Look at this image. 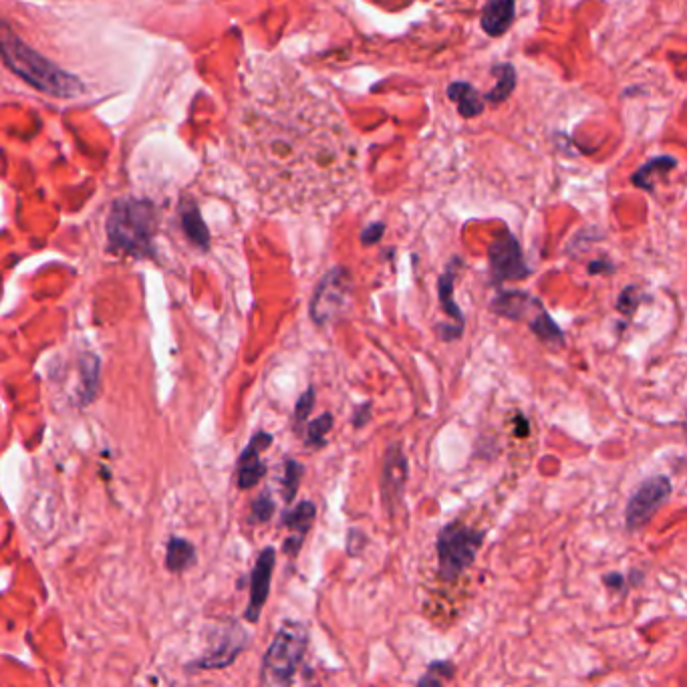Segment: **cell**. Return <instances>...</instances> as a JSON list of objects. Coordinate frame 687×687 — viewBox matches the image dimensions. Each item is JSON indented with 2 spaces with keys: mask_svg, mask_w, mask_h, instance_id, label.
Here are the masks:
<instances>
[{
  "mask_svg": "<svg viewBox=\"0 0 687 687\" xmlns=\"http://www.w3.org/2000/svg\"><path fill=\"white\" fill-rule=\"evenodd\" d=\"M236 150L254 190L277 210L327 206L357 178V142L341 115L309 91L252 97Z\"/></svg>",
  "mask_w": 687,
  "mask_h": 687,
  "instance_id": "1",
  "label": "cell"
},
{
  "mask_svg": "<svg viewBox=\"0 0 687 687\" xmlns=\"http://www.w3.org/2000/svg\"><path fill=\"white\" fill-rule=\"evenodd\" d=\"M3 59L13 73L47 95L73 99L83 93V85L77 77L27 47L7 25H3Z\"/></svg>",
  "mask_w": 687,
  "mask_h": 687,
  "instance_id": "2",
  "label": "cell"
},
{
  "mask_svg": "<svg viewBox=\"0 0 687 687\" xmlns=\"http://www.w3.org/2000/svg\"><path fill=\"white\" fill-rule=\"evenodd\" d=\"M154 232L156 210L150 202L135 198H119L113 202L107 218L111 248L131 256L152 254Z\"/></svg>",
  "mask_w": 687,
  "mask_h": 687,
  "instance_id": "3",
  "label": "cell"
},
{
  "mask_svg": "<svg viewBox=\"0 0 687 687\" xmlns=\"http://www.w3.org/2000/svg\"><path fill=\"white\" fill-rule=\"evenodd\" d=\"M309 629L305 623L287 619L262 657V681L272 687H289L307 655Z\"/></svg>",
  "mask_w": 687,
  "mask_h": 687,
  "instance_id": "4",
  "label": "cell"
},
{
  "mask_svg": "<svg viewBox=\"0 0 687 687\" xmlns=\"http://www.w3.org/2000/svg\"><path fill=\"white\" fill-rule=\"evenodd\" d=\"M484 532L464 522H448L438 532V573L446 583L458 581L476 561V555L482 548Z\"/></svg>",
  "mask_w": 687,
  "mask_h": 687,
  "instance_id": "5",
  "label": "cell"
},
{
  "mask_svg": "<svg viewBox=\"0 0 687 687\" xmlns=\"http://www.w3.org/2000/svg\"><path fill=\"white\" fill-rule=\"evenodd\" d=\"M488 262L494 285H502L506 281H522L530 277V268L524 262L520 242L508 230H502L490 244Z\"/></svg>",
  "mask_w": 687,
  "mask_h": 687,
  "instance_id": "6",
  "label": "cell"
},
{
  "mask_svg": "<svg viewBox=\"0 0 687 687\" xmlns=\"http://www.w3.org/2000/svg\"><path fill=\"white\" fill-rule=\"evenodd\" d=\"M671 496V480L667 476H653L645 480L627 502L625 522L629 530L643 528L653 514L667 502Z\"/></svg>",
  "mask_w": 687,
  "mask_h": 687,
  "instance_id": "7",
  "label": "cell"
},
{
  "mask_svg": "<svg viewBox=\"0 0 687 687\" xmlns=\"http://www.w3.org/2000/svg\"><path fill=\"white\" fill-rule=\"evenodd\" d=\"M407 476H409V464L405 458V452L401 444H391L385 452L383 458V468H381V500L385 506V512L393 516L405 496V486H407Z\"/></svg>",
  "mask_w": 687,
  "mask_h": 687,
  "instance_id": "8",
  "label": "cell"
},
{
  "mask_svg": "<svg viewBox=\"0 0 687 687\" xmlns=\"http://www.w3.org/2000/svg\"><path fill=\"white\" fill-rule=\"evenodd\" d=\"M218 643L210 647L202 657L188 663L194 669H226L230 667L240 653L248 647V633L236 621H230L218 629Z\"/></svg>",
  "mask_w": 687,
  "mask_h": 687,
  "instance_id": "9",
  "label": "cell"
},
{
  "mask_svg": "<svg viewBox=\"0 0 687 687\" xmlns=\"http://www.w3.org/2000/svg\"><path fill=\"white\" fill-rule=\"evenodd\" d=\"M274 565H277V553H274L272 546L262 548L258 553L254 567L250 571V601L248 607L244 609V619L248 623H258L262 617V609L268 601L270 595V583H272V573Z\"/></svg>",
  "mask_w": 687,
  "mask_h": 687,
  "instance_id": "10",
  "label": "cell"
},
{
  "mask_svg": "<svg viewBox=\"0 0 687 687\" xmlns=\"http://www.w3.org/2000/svg\"><path fill=\"white\" fill-rule=\"evenodd\" d=\"M317 518V506L315 502L311 500H303L299 502L297 506L293 508H287L283 512V518H281V524L285 528H289L293 534H289L283 542V553L289 557V559H297L299 553H301V548L305 544V538L309 534V530L313 528V522Z\"/></svg>",
  "mask_w": 687,
  "mask_h": 687,
  "instance_id": "11",
  "label": "cell"
},
{
  "mask_svg": "<svg viewBox=\"0 0 687 687\" xmlns=\"http://www.w3.org/2000/svg\"><path fill=\"white\" fill-rule=\"evenodd\" d=\"M270 444H272V436L266 432H258L242 450L238 458V472H236V484L240 490H252L266 476V464L262 462L260 456L264 450L270 448Z\"/></svg>",
  "mask_w": 687,
  "mask_h": 687,
  "instance_id": "12",
  "label": "cell"
},
{
  "mask_svg": "<svg viewBox=\"0 0 687 687\" xmlns=\"http://www.w3.org/2000/svg\"><path fill=\"white\" fill-rule=\"evenodd\" d=\"M347 299V277L343 270L329 272L325 281L321 283L315 299H313V317L319 323L335 319L339 311L345 307Z\"/></svg>",
  "mask_w": 687,
  "mask_h": 687,
  "instance_id": "13",
  "label": "cell"
},
{
  "mask_svg": "<svg viewBox=\"0 0 687 687\" xmlns=\"http://www.w3.org/2000/svg\"><path fill=\"white\" fill-rule=\"evenodd\" d=\"M516 17V5L512 0H492L482 11L480 25L486 35L502 37Z\"/></svg>",
  "mask_w": 687,
  "mask_h": 687,
  "instance_id": "14",
  "label": "cell"
},
{
  "mask_svg": "<svg viewBox=\"0 0 687 687\" xmlns=\"http://www.w3.org/2000/svg\"><path fill=\"white\" fill-rule=\"evenodd\" d=\"M536 305H540V301L522 291H504V293H498V297L490 303V309L492 313L504 319L520 321L524 319L528 309H534Z\"/></svg>",
  "mask_w": 687,
  "mask_h": 687,
  "instance_id": "15",
  "label": "cell"
},
{
  "mask_svg": "<svg viewBox=\"0 0 687 687\" xmlns=\"http://www.w3.org/2000/svg\"><path fill=\"white\" fill-rule=\"evenodd\" d=\"M196 565V546L182 536H172L166 546V569L170 573H186Z\"/></svg>",
  "mask_w": 687,
  "mask_h": 687,
  "instance_id": "16",
  "label": "cell"
},
{
  "mask_svg": "<svg viewBox=\"0 0 687 687\" xmlns=\"http://www.w3.org/2000/svg\"><path fill=\"white\" fill-rule=\"evenodd\" d=\"M448 97L458 105V113L466 119H472L484 111V95L476 91L474 85L466 81H456L448 87Z\"/></svg>",
  "mask_w": 687,
  "mask_h": 687,
  "instance_id": "17",
  "label": "cell"
},
{
  "mask_svg": "<svg viewBox=\"0 0 687 687\" xmlns=\"http://www.w3.org/2000/svg\"><path fill=\"white\" fill-rule=\"evenodd\" d=\"M462 264V260L456 256L446 272L440 277V283H438V289H440V303H442V309L456 321V327L460 331H464V313L460 311V307L456 305L454 301V281H456V268Z\"/></svg>",
  "mask_w": 687,
  "mask_h": 687,
  "instance_id": "18",
  "label": "cell"
},
{
  "mask_svg": "<svg viewBox=\"0 0 687 687\" xmlns=\"http://www.w3.org/2000/svg\"><path fill=\"white\" fill-rule=\"evenodd\" d=\"M675 168H677V160H675V158H671V156H657V158L649 160L647 164H643V166L633 174L631 182H633L637 188H641V190L653 194V192H655L653 176H657V174L665 176L667 172H671V170H675Z\"/></svg>",
  "mask_w": 687,
  "mask_h": 687,
  "instance_id": "19",
  "label": "cell"
},
{
  "mask_svg": "<svg viewBox=\"0 0 687 687\" xmlns=\"http://www.w3.org/2000/svg\"><path fill=\"white\" fill-rule=\"evenodd\" d=\"M492 75L498 79L496 85L484 95V101L492 105L504 103L516 89V69L512 63H500L492 67Z\"/></svg>",
  "mask_w": 687,
  "mask_h": 687,
  "instance_id": "20",
  "label": "cell"
},
{
  "mask_svg": "<svg viewBox=\"0 0 687 687\" xmlns=\"http://www.w3.org/2000/svg\"><path fill=\"white\" fill-rule=\"evenodd\" d=\"M528 327L546 345H551V347H563L565 345L563 329L553 321V317L548 315L544 309L528 321Z\"/></svg>",
  "mask_w": 687,
  "mask_h": 687,
  "instance_id": "21",
  "label": "cell"
},
{
  "mask_svg": "<svg viewBox=\"0 0 687 687\" xmlns=\"http://www.w3.org/2000/svg\"><path fill=\"white\" fill-rule=\"evenodd\" d=\"M182 226L186 230V234L190 236L192 242H196L198 246L206 248L208 246V240H210V234L200 218V212L196 208V204H190V206H182Z\"/></svg>",
  "mask_w": 687,
  "mask_h": 687,
  "instance_id": "22",
  "label": "cell"
},
{
  "mask_svg": "<svg viewBox=\"0 0 687 687\" xmlns=\"http://www.w3.org/2000/svg\"><path fill=\"white\" fill-rule=\"evenodd\" d=\"M303 474H305V466L299 464L297 460L293 458H287L285 462V474H283V500L287 502V506L291 508L297 492H299V486H301V480H303Z\"/></svg>",
  "mask_w": 687,
  "mask_h": 687,
  "instance_id": "23",
  "label": "cell"
},
{
  "mask_svg": "<svg viewBox=\"0 0 687 687\" xmlns=\"http://www.w3.org/2000/svg\"><path fill=\"white\" fill-rule=\"evenodd\" d=\"M454 675V663L432 661L428 671L418 679V687H444V681Z\"/></svg>",
  "mask_w": 687,
  "mask_h": 687,
  "instance_id": "24",
  "label": "cell"
},
{
  "mask_svg": "<svg viewBox=\"0 0 687 687\" xmlns=\"http://www.w3.org/2000/svg\"><path fill=\"white\" fill-rule=\"evenodd\" d=\"M333 428V416L331 414H323L321 418L313 420L307 426V446L311 448H323L327 444V434Z\"/></svg>",
  "mask_w": 687,
  "mask_h": 687,
  "instance_id": "25",
  "label": "cell"
},
{
  "mask_svg": "<svg viewBox=\"0 0 687 687\" xmlns=\"http://www.w3.org/2000/svg\"><path fill=\"white\" fill-rule=\"evenodd\" d=\"M272 514H274V500H272L270 492L264 490V492L258 494V498L252 502L248 520H250L252 524H264V522H268V520L272 518Z\"/></svg>",
  "mask_w": 687,
  "mask_h": 687,
  "instance_id": "26",
  "label": "cell"
},
{
  "mask_svg": "<svg viewBox=\"0 0 687 687\" xmlns=\"http://www.w3.org/2000/svg\"><path fill=\"white\" fill-rule=\"evenodd\" d=\"M639 297H641V293L637 287H627L617 301V309L627 317L633 315L639 309Z\"/></svg>",
  "mask_w": 687,
  "mask_h": 687,
  "instance_id": "27",
  "label": "cell"
},
{
  "mask_svg": "<svg viewBox=\"0 0 687 687\" xmlns=\"http://www.w3.org/2000/svg\"><path fill=\"white\" fill-rule=\"evenodd\" d=\"M313 403H315V391L311 389L297 403V409H295V424H297V428H301L307 422L311 409H313Z\"/></svg>",
  "mask_w": 687,
  "mask_h": 687,
  "instance_id": "28",
  "label": "cell"
},
{
  "mask_svg": "<svg viewBox=\"0 0 687 687\" xmlns=\"http://www.w3.org/2000/svg\"><path fill=\"white\" fill-rule=\"evenodd\" d=\"M365 546H367V536L361 530L351 528L349 534H347V553L351 557H357V555H361V551H363Z\"/></svg>",
  "mask_w": 687,
  "mask_h": 687,
  "instance_id": "29",
  "label": "cell"
},
{
  "mask_svg": "<svg viewBox=\"0 0 687 687\" xmlns=\"http://www.w3.org/2000/svg\"><path fill=\"white\" fill-rule=\"evenodd\" d=\"M369 420H371V405H369V403H363L361 407L355 409V414H353V426H355V428H363Z\"/></svg>",
  "mask_w": 687,
  "mask_h": 687,
  "instance_id": "30",
  "label": "cell"
},
{
  "mask_svg": "<svg viewBox=\"0 0 687 687\" xmlns=\"http://www.w3.org/2000/svg\"><path fill=\"white\" fill-rule=\"evenodd\" d=\"M381 234H383V224H375V226H369L363 234H361V238H363V242H375V240H379L381 238Z\"/></svg>",
  "mask_w": 687,
  "mask_h": 687,
  "instance_id": "31",
  "label": "cell"
},
{
  "mask_svg": "<svg viewBox=\"0 0 687 687\" xmlns=\"http://www.w3.org/2000/svg\"><path fill=\"white\" fill-rule=\"evenodd\" d=\"M599 270L613 272V264H611L609 260H597V262H591V264H589V272H591V274H597Z\"/></svg>",
  "mask_w": 687,
  "mask_h": 687,
  "instance_id": "32",
  "label": "cell"
},
{
  "mask_svg": "<svg viewBox=\"0 0 687 687\" xmlns=\"http://www.w3.org/2000/svg\"><path fill=\"white\" fill-rule=\"evenodd\" d=\"M605 585H609L611 589H619L621 585H623V577L621 575H609V577H605Z\"/></svg>",
  "mask_w": 687,
  "mask_h": 687,
  "instance_id": "33",
  "label": "cell"
},
{
  "mask_svg": "<svg viewBox=\"0 0 687 687\" xmlns=\"http://www.w3.org/2000/svg\"><path fill=\"white\" fill-rule=\"evenodd\" d=\"M516 436H518V438H526V436H528V424H526V420H522V418H518Z\"/></svg>",
  "mask_w": 687,
  "mask_h": 687,
  "instance_id": "34",
  "label": "cell"
},
{
  "mask_svg": "<svg viewBox=\"0 0 687 687\" xmlns=\"http://www.w3.org/2000/svg\"><path fill=\"white\" fill-rule=\"evenodd\" d=\"M683 430H685V440H687V418H685V426H683Z\"/></svg>",
  "mask_w": 687,
  "mask_h": 687,
  "instance_id": "35",
  "label": "cell"
}]
</instances>
